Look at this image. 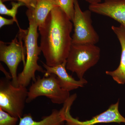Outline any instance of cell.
Segmentation results:
<instances>
[{
  "label": "cell",
  "mask_w": 125,
  "mask_h": 125,
  "mask_svg": "<svg viewBox=\"0 0 125 125\" xmlns=\"http://www.w3.org/2000/svg\"><path fill=\"white\" fill-rule=\"evenodd\" d=\"M72 28L71 21L58 6L52 10L44 23L38 27L40 47L47 65L53 67L66 60L72 45Z\"/></svg>",
  "instance_id": "6da1fadb"
},
{
  "label": "cell",
  "mask_w": 125,
  "mask_h": 125,
  "mask_svg": "<svg viewBox=\"0 0 125 125\" xmlns=\"http://www.w3.org/2000/svg\"><path fill=\"white\" fill-rule=\"evenodd\" d=\"M29 21V27L24 30L19 29L22 36L23 41L27 48V60L22 72L18 75V85L27 87L31 81H36V71L45 73L42 66L38 63L39 56L42 52L40 46L38 44L39 33L38 26L31 11L28 9L26 11Z\"/></svg>",
  "instance_id": "7a4b0ae2"
},
{
  "label": "cell",
  "mask_w": 125,
  "mask_h": 125,
  "mask_svg": "<svg viewBox=\"0 0 125 125\" xmlns=\"http://www.w3.org/2000/svg\"><path fill=\"white\" fill-rule=\"evenodd\" d=\"M101 49L95 45L72 44L66 59L67 69L82 79L86 72L97 63Z\"/></svg>",
  "instance_id": "3957f363"
},
{
  "label": "cell",
  "mask_w": 125,
  "mask_h": 125,
  "mask_svg": "<svg viewBox=\"0 0 125 125\" xmlns=\"http://www.w3.org/2000/svg\"><path fill=\"white\" fill-rule=\"evenodd\" d=\"M28 90L22 85L16 87L10 79L0 80V108L12 116L20 118L23 116Z\"/></svg>",
  "instance_id": "277c9868"
},
{
  "label": "cell",
  "mask_w": 125,
  "mask_h": 125,
  "mask_svg": "<svg viewBox=\"0 0 125 125\" xmlns=\"http://www.w3.org/2000/svg\"><path fill=\"white\" fill-rule=\"evenodd\" d=\"M41 96H45L53 103L58 104H64L70 96L69 92L61 88L57 77L53 74L36 78L30 87L26 103H29Z\"/></svg>",
  "instance_id": "5b68a950"
},
{
  "label": "cell",
  "mask_w": 125,
  "mask_h": 125,
  "mask_svg": "<svg viewBox=\"0 0 125 125\" xmlns=\"http://www.w3.org/2000/svg\"><path fill=\"white\" fill-rule=\"evenodd\" d=\"M21 32L12 40L11 42L5 43L0 41V61L4 62L9 68L11 74V83L14 86L19 87L17 69L18 66L22 62L24 66L26 62L27 48L23 45Z\"/></svg>",
  "instance_id": "8992f818"
},
{
  "label": "cell",
  "mask_w": 125,
  "mask_h": 125,
  "mask_svg": "<svg viewBox=\"0 0 125 125\" xmlns=\"http://www.w3.org/2000/svg\"><path fill=\"white\" fill-rule=\"evenodd\" d=\"M74 14L72 22L74 32L72 44L95 45L99 41V36L92 25V11H82L78 0L74 1Z\"/></svg>",
  "instance_id": "52a82bcc"
},
{
  "label": "cell",
  "mask_w": 125,
  "mask_h": 125,
  "mask_svg": "<svg viewBox=\"0 0 125 125\" xmlns=\"http://www.w3.org/2000/svg\"><path fill=\"white\" fill-rule=\"evenodd\" d=\"M76 98V94L72 95L64 104L62 108L66 125H95L99 123H125V118L120 114L118 109L119 101L110 105L105 111L93 117L90 120L81 121L77 118H74L71 115L70 111L72 105Z\"/></svg>",
  "instance_id": "ba28073f"
},
{
  "label": "cell",
  "mask_w": 125,
  "mask_h": 125,
  "mask_svg": "<svg viewBox=\"0 0 125 125\" xmlns=\"http://www.w3.org/2000/svg\"><path fill=\"white\" fill-rule=\"evenodd\" d=\"M92 12L112 18L125 29V1L122 0H105L103 2L90 5Z\"/></svg>",
  "instance_id": "9c48e42d"
},
{
  "label": "cell",
  "mask_w": 125,
  "mask_h": 125,
  "mask_svg": "<svg viewBox=\"0 0 125 125\" xmlns=\"http://www.w3.org/2000/svg\"><path fill=\"white\" fill-rule=\"evenodd\" d=\"M43 66L46 70L44 76H48L52 74L57 77L59 83L62 89L69 92L71 90L83 87L87 83L88 81L84 78L76 80L67 73L66 70V60L56 66L51 67L41 61Z\"/></svg>",
  "instance_id": "30bf717a"
},
{
  "label": "cell",
  "mask_w": 125,
  "mask_h": 125,
  "mask_svg": "<svg viewBox=\"0 0 125 125\" xmlns=\"http://www.w3.org/2000/svg\"><path fill=\"white\" fill-rule=\"evenodd\" d=\"M112 29L116 35L121 48L120 62L118 67L113 71H106V73L111 76L119 84H125V29L122 25L112 26Z\"/></svg>",
  "instance_id": "8fae6325"
},
{
  "label": "cell",
  "mask_w": 125,
  "mask_h": 125,
  "mask_svg": "<svg viewBox=\"0 0 125 125\" xmlns=\"http://www.w3.org/2000/svg\"><path fill=\"white\" fill-rule=\"evenodd\" d=\"M19 120L18 125H63L65 122L62 109H52L50 115L43 116L38 121L34 120L30 113L24 114Z\"/></svg>",
  "instance_id": "7c38bea8"
},
{
  "label": "cell",
  "mask_w": 125,
  "mask_h": 125,
  "mask_svg": "<svg viewBox=\"0 0 125 125\" xmlns=\"http://www.w3.org/2000/svg\"><path fill=\"white\" fill-rule=\"evenodd\" d=\"M58 6L56 0H37L35 7L33 10H29L39 27L44 23L52 10Z\"/></svg>",
  "instance_id": "4fadbf2b"
},
{
  "label": "cell",
  "mask_w": 125,
  "mask_h": 125,
  "mask_svg": "<svg viewBox=\"0 0 125 125\" xmlns=\"http://www.w3.org/2000/svg\"><path fill=\"white\" fill-rule=\"evenodd\" d=\"M11 8L9 9L6 6L3 2L0 0V14L1 15H4L11 16L12 19H13L15 22L19 27V29L20 27L19 25V23L17 21L16 15L18 12V9L21 6H25L22 2H11Z\"/></svg>",
  "instance_id": "5bb4252c"
},
{
  "label": "cell",
  "mask_w": 125,
  "mask_h": 125,
  "mask_svg": "<svg viewBox=\"0 0 125 125\" xmlns=\"http://www.w3.org/2000/svg\"><path fill=\"white\" fill-rule=\"evenodd\" d=\"M58 6L62 9L71 21L74 14V1L75 0H56Z\"/></svg>",
  "instance_id": "9a60e30c"
},
{
  "label": "cell",
  "mask_w": 125,
  "mask_h": 125,
  "mask_svg": "<svg viewBox=\"0 0 125 125\" xmlns=\"http://www.w3.org/2000/svg\"><path fill=\"white\" fill-rule=\"evenodd\" d=\"M19 119L0 108V125H16Z\"/></svg>",
  "instance_id": "2e32d148"
},
{
  "label": "cell",
  "mask_w": 125,
  "mask_h": 125,
  "mask_svg": "<svg viewBox=\"0 0 125 125\" xmlns=\"http://www.w3.org/2000/svg\"><path fill=\"white\" fill-rule=\"evenodd\" d=\"M3 2L11 0L18 1V2H22L29 10H33L36 6L37 0H0Z\"/></svg>",
  "instance_id": "e0dca14e"
},
{
  "label": "cell",
  "mask_w": 125,
  "mask_h": 125,
  "mask_svg": "<svg viewBox=\"0 0 125 125\" xmlns=\"http://www.w3.org/2000/svg\"><path fill=\"white\" fill-rule=\"evenodd\" d=\"M15 22L13 19H7L1 16H0V28H1L5 25H10L13 24Z\"/></svg>",
  "instance_id": "ac0fdd59"
},
{
  "label": "cell",
  "mask_w": 125,
  "mask_h": 125,
  "mask_svg": "<svg viewBox=\"0 0 125 125\" xmlns=\"http://www.w3.org/2000/svg\"><path fill=\"white\" fill-rule=\"evenodd\" d=\"M0 69L4 74L5 75L6 78L10 80L12 79L11 74H10V73H9L7 72V71L5 69V68L3 67V66L1 64H0Z\"/></svg>",
  "instance_id": "d6986e66"
},
{
  "label": "cell",
  "mask_w": 125,
  "mask_h": 125,
  "mask_svg": "<svg viewBox=\"0 0 125 125\" xmlns=\"http://www.w3.org/2000/svg\"><path fill=\"white\" fill-rule=\"evenodd\" d=\"M87 2L90 4V5L95 4L101 2V0H85Z\"/></svg>",
  "instance_id": "ffe728a7"
},
{
  "label": "cell",
  "mask_w": 125,
  "mask_h": 125,
  "mask_svg": "<svg viewBox=\"0 0 125 125\" xmlns=\"http://www.w3.org/2000/svg\"><path fill=\"white\" fill-rule=\"evenodd\" d=\"M122 0L124 1H125V0Z\"/></svg>",
  "instance_id": "44dd1931"
}]
</instances>
